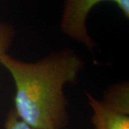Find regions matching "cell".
I'll return each instance as SVG.
<instances>
[{
	"label": "cell",
	"mask_w": 129,
	"mask_h": 129,
	"mask_svg": "<svg viewBox=\"0 0 129 129\" xmlns=\"http://www.w3.org/2000/svg\"><path fill=\"white\" fill-rule=\"evenodd\" d=\"M0 64L16 87L14 111L25 122L41 129H64L68 124L64 87L76 84L83 60L72 49L54 51L35 62H25L4 54Z\"/></svg>",
	"instance_id": "6da1fadb"
},
{
	"label": "cell",
	"mask_w": 129,
	"mask_h": 129,
	"mask_svg": "<svg viewBox=\"0 0 129 129\" xmlns=\"http://www.w3.org/2000/svg\"><path fill=\"white\" fill-rule=\"evenodd\" d=\"M102 2H113L126 19H129V0H63L60 23V30L64 35L93 51L96 44L90 36L86 20L91 9Z\"/></svg>",
	"instance_id": "7a4b0ae2"
},
{
	"label": "cell",
	"mask_w": 129,
	"mask_h": 129,
	"mask_svg": "<svg viewBox=\"0 0 129 129\" xmlns=\"http://www.w3.org/2000/svg\"><path fill=\"white\" fill-rule=\"evenodd\" d=\"M87 102L92 112L91 122L95 129H129V115L107 106L90 93Z\"/></svg>",
	"instance_id": "3957f363"
},
{
	"label": "cell",
	"mask_w": 129,
	"mask_h": 129,
	"mask_svg": "<svg viewBox=\"0 0 129 129\" xmlns=\"http://www.w3.org/2000/svg\"><path fill=\"white\" fill-rule=\"evenodd\" d=\"M102 102L109 107L129 115V86L127 81L112 85L105 91Z\"/></svg>",
	"instance_id": "277c9868"
},
{
	"label": "cell",
	"mask_w": 129,
	"mask_h": 129,
	"mask_svg": "<svg viewBox=\"0 0 129 129\" xmlns=\"http://www.w3.org/2000/svg\"><path fill=\"white\" fill-rule=\"evenodd\" d=\"M14 36V27L9 23L0 21V56L7 53L12 45Z\"/></svg>",
	"instance_id": "5b68a950"
},
{
	"label": "cell",
	"mask_w": 129,
	"mask_h": 129,
	"mask_svg": "<svg viewBox=\"0 0 129 129\" xmlns=\"http://www.w3.org/2000/svg\"><path fill=\"white\" fill-rule=\"evenodd\" d=\"M5 129H41L29 125V123L23 121L19 116L16 114L14 109L10 110L7 114L5 120Z\"/></svg>",
	"instance_id": "8992f818"
}]
</instances>
